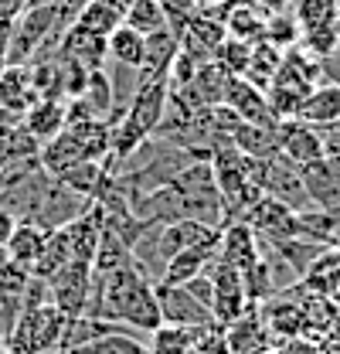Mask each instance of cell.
Instances as JSON below:
<instances>
[{
	"label": "cell",
	"instance_id": "obj_1",
	"mask_svg": "<svg viewBox=\"0 0 340 354\" xmlns=\"http://www.w3.org/2000/svg\"><path fill=\"white\" fill-rule=\"evenodd\" d=\"M68 24L62 21L58 3H31L24 7L10 24V44H7V65H31L38 58H51L58 38Z\"/></svg>",
	"mask_w": 340,
	"mask_h": 354
},
{
	"label": "cell",
	"instance_id": "obj_2",
	"mask_svg": "<svg viewBox=\"0 0 340 354\" xmlns=\"http://www.w3.org/2000/svg\"><path fill=\"white\" fill-rule=\"evenodd\" d=\"M109 147H113V127L106 120L65 123V130L38 150V164H41V171L55 177L58 171H65L79 160H106Z\"/></svg>",
	"mask_w": 340,
	"mask_h": 354
},
{
	"label": "cell",
	"instance_id": "obj_3",
	"mask_svg": "<svg viewBox=\"0 0 340 354\" xmlns=\"http://www.w3.org/2000/svg\"><path fill=\"white\" fill-rule=\"evenodd\" d=\"M208 279H211V317L214 324H232V320H238L245 310L252 307L249 304V297H245V286H242V272L238 269H232V266H225L221 259H214L208 263Z\"/></svg>",
	"mask_w": 340,
	"mask_h": 354
},
{
	"label": "cell",
	"instance_id": "obj_4",
	"mask_svg": "<svg viewBox=\"0 0 340 354\" xmlns=\"http://www.w3.org/2000/svg\"><path fill=\"white\" fill-rule=\"evenodd\" d=\"M276 143H279L283 160H290L293 167H306V164H317V160L327 157L320 127H313L306 120H279Z\"/></svg>",
	"mask_w": 340,
	"mask_h": 354
},
{
	"label": "cell",
	"instance_id": "obj_5",
	"mask_svg": "<svg viewBox=\"0 0 340 354\" xmlns=\"http://www.w3.org/2000/svg\"><path fill=\"white\" fill-rule=\"evenodd\" d=\"M92 293V266L72 263L65 266L55 279H48V300L62 310L65 317H82Z\"/></svg>",
	"mask_w": 340,
	"mask_h": 354
},
{
	"label": "cell",
	"instance_id": "obj_6",
	"mask_svg": "<svg viewBox=\"0 0 340 354\" xmlns=\"http://www.w3.org/2000/svg\"><path fill=\"white\" fill-rule=\"evenodd\" d=\"M55 58H65V62H75L82 65L85 72H99L109 65V44L102 35L88 31L82 24H68L58 38V48H55Z\"/></svg>",
	"mask_w": 340,
	"mask_h": 354
},
{
	"label": "cell",
	"instance_id": "obj_7",
	"mask_svg": "<svg viewBox=\"0 0 340 354\" xmlns=\"http://www.w3.org/2000/svg\"><path fill=\"white\" fill-rule=\"evenodd\" d=\"M221 106H228L242 123L265 127V130H276V127H279V120L272 116V109H269V102H265V92L258 86H252L249 79H242V75H232V79H228Z\"/></svg>",
	"mask_w": 340,
	"mask_h": 354
},
{
	"label": "cell",
	"instance_id": "obj_8",
	"mask_svg": "<svg viewBox=\"0 0 340 354\" xmlns=\"http://www.w3.org/2000/svg\"><path fill=\"white\" fill-rule=\"evenodd\" d=\"M38 102L31 86L28 65H3L0 68V123H21V116Z\"/></svg>",
	"mask_w": 340,
	"mask_h": 354
},
{
	"label": "cell",
	"instance_id": "obj_9",
	"mask_svg": "<svg viewBox=\"0 0 340 354\" xmlns=\"http://www.w3.org/2000/svg\"><path fill=\"white\" fill-rule=\"evenodd\" d=\"M153 286H157V304H160L164 324H177V327H208V324H214L211 310L198 304L184 286H167V283H153Z\"/></svg>",
	"mask_w": 340,
	"mask_h": 354
},
{
	"label": "cell",
	"instance_id": "obj_10",
	"mask_svg": "<svg viewBox=\"0 0 340 354\" xmlns=\"http://www.w3.org/2000/svg\"><path fill=\"white\" fill-rule=\"evenodd\" d=\"M221 334H225V348H228V354H265V351H272V334H269V327H265V320H262L258 307H249L238 320L225 324Z\"/></svg>",
	"mask_w": 340,
	"mask_h": 354
},
{
	"label": "cell",
	"instance_id": "obj_11",
	"mask_svg": "<svg viewBox=\"0 0 340 354\" xmlns=\"http://www.w3.org/2000/svg\"><path fill=\"white\" fill-rule=\"evenodd\" d=\"M218 259L238 272H245L258 259V239L245 221H232L221 228V242H218Z\"/></svg>",
	"mask_w": 340,
	"mask_h": 354
},
{
	"label": "cell",
	"instance_id": "obj_12",
	"mask_svg": "<svg viewBox=\"0 0 340 354\" xmlns=\"http://www.w3.org/2000/svg\"><path fill=\"white\" fill-rule=\"evenodd\" d=\"M180 51V38L170 31V28H160L153 35L143 38V65H140V82H150V79H167L170 65Z\"/></svg>",
	"mask_w": 340,
	"mask_h": 354
},
{
	"label": "cell",
	"instance_id": "obj_13",
	"mask_svg": "<svg viewBox=\"0 0 340 354\" xmlns=\"http://www.w3.org/2000/svg\"><path fill=\"white\" fill-rule=\"evenodd\" d=\"M21 127L28 136H35L38 143L55 140L58 133L65 130V99H38L24 116H21Z\"/></svg>",
	"mask_w": 340,
	"mask_h": 354
},
{
	"label": "cell",
	"instance_id": "obj_14",
	"mask_svg": "<svg viewBox=\"0 0 340 354\" xmlns=\"http://www.w3.org/2000/svg\"><path fill=\"white\" fill-rule=\"evenodd\" d=\"M221 242V239H218ZM218 242L211 245H191V249H180L177 256H170V263L164 266V276H160V283H167V286H180V283H187V279H194V276H201L208 263L218 259Z\"/></svg>",
	"mask_w": 340,
	"mask_h": 354
},
{
	"label": "cell",
	"instance_id": "obj_15",
	"mask_svg": "<svg viewBox=\"0 0 340 354\" xmlns=\"http://www.w3.org/2000/svg\"><path fill=\"white\" fill-rule=\"evenodd\" d=\"M44 239H48V232H44L41 225H35V221H17L14 232H10V239H7V245H3V256L31 272L35 259L41 256V249H44Z\"/></svg>",
	"mask_w": 340,
	"mask_h": 354
},
{
	"label": "cell",
	"instance_id": "obj_16",
	"mask_svg": "<svg viewBox=\"0 0 340 354\" xmlns=\"http://www.w3.org/2000/svg\"><path fill=\"white\" fill-rule=\"evenodd\" d=\"M299 120L313 123V127H327L340 120V86L334 82H317L310 88V95L299 106Z\"/></svg>",
	"mask_w": 340,
	"mask_h": 354
},
{
	"label": "cell",
	"instance_id": "obj_17",
	"mask_svg": "<svg viewBox=\"0 0 340 354\" xmlns=\"http://www.w3.org/2000/svg\"><path fill=\"white\" fill-rule=\"evenodd\" d=\"M225 31L235 41L255 44L265 38V14L255 3H235L225 10Z\"/></svg>",
	"mask_w": 340,
	"mask_h": 354
},
{
	"label": "cell",
	"instance_id": "obj_18",
	"mask_svg": "<svg viewBox=\"0 0 340 354\" xmlns=\"http://www.w3.org/2000/svg\"><path fill=\"white\" fill-rule=\"evenodd\" d=\"M68 263H72V249H68L65 228H55V232H48V239H44V249H41V256L35 259V266H31V276L48 283V279H55Z\"/></svg>",
	"mask_w": 340,
	"mask_h": 354
},
{
	"label": "cell",
	"instance_id": "obj_19",
	"mask_svg": "<svg viewBox=\"0 0 340 354\" xmlns=\"http://www.w3.org/2000/svg\"><path fill=\"white\" fill-rule=\"evenodd\" d=\"M133 263V249H129L126 239H120L116 232L102 228L99 225V245H95V256H92V272L102 276V272H113V269H123Z\"/></svg>",
	"mask_w": 340,
	"mask_h": 354
},
{
	"label": "cell",
	"instance_id": "obj_20",
	"mask_svg": "<svg viewBox=\"0 0 340 354\" xmlns=\"http://www.w3.org/2000/svg\"><path fill=\"white\" fill-rule=\"evenodd\" d=\"M123 21H126V10L116 0H92V3H85L82 10L75 14V24H82V28L102 35V38H109Z\"/></svg>",
	"mask_w": 340,
	"mask_h": 354
},
{
	"label": "cell",
	"instance_id": "obj_21",
	"mask_svg": "<svg viewBox=\"0 0 340 354\" xmlns=\"http://www.w3.org/2000/svg\"><path fill=\"white\" fill-rule=\"evenodd\" d=\"M102 177H106V167H102V160H79V164H72V167H65V171H58L55 180L62 184V187H68V191H75V194H82V198H95V191H99V184H102Z\"/></svg>",
	"mask_w": 340,
	"mask_h": 354
},
{
	"label": "cell",
	"instance_id": "obj_22",
	"mask_svg": "<svg viewBox=\"0 0 340 354\" xmlns=\"http://www.w3.org/2000/svg\"><path fill=\"white\" fill-rule=\"evenodd\" d=\"M198 334H201V327L160 324V327L150 334V341H147V354H191Z\"/></svg>",
	"mask_w": 340,
	"mask_h": 354
},
{
	"label": "cell",
	"instance_id": "obj_23",
	"mask_svg": "<svg viewBox=\"0 0 340 354\" xmlns=\"http://www.w3.org/2000/svg\"><path fill=\"white\" fill-rule=\"evenodd\" d=\"M293 17H296V24H299V38H303L306 31L337 24L340 0H296L293 3Z\"/></svg>",
	"mask_w": 340,
	"mask_h": 354
},
{
	"label": "cell",
	"instance_id": "obj_24",
	"mask_svg": "<svg viewBox=\"0 0 340 354\" xmlns=\"http://www.w3.org/2000/svg\"><path fill=\"white\" fill-rule=\"evenodd\" d=\"M279 62H283V48H276V44H269V41H255L252 55H249V68H245L242 79H249L252 86H258L265 92V86L272 82V75L279 68Z\"/></svg>",
	"mask_w": 340,
	"mask_h": 354
},
{
	"label": "cell",
	"instance_id": "obj_25",
	"mask_svg": "<svg viewBox=\"0 0 340 354\" xmlns=\"http://www.w3.org/2000/svg\"><path fill=\"white\" fill-rule=\"evenodd\" d=\"M109 62L116 65H129V68H140L143 65V35H136L129 24H120L109 38Z\"/></svg>",
	"mask_w": 340,
	"mask_h": 354
},
{
	"label": "cell",
	"instance_id": "obj_26",
	"mask_svg": "<svg viewBox=\"0 0 340 354\" xmlns=\"http://www.w3.org/2000/svg\"><path fill=\"white\" fill-rule=\"evenodd\" d=\"M82 99L85 106L92 109V116L95 120H113V86H109V75H106V68H99V72H88V82L82 88Z\"/></svg>",
	"mask_w": 340,
	"mask_h": 354
},
{
	"label": "cell",
	"instance_id": "obj_27",
	"mask_svg": "<svg viewBox=\"0 0 340 354\" xmlns=\"http://www.w3.org/2000/svg\"><path fill=\"white\" fill-rule=\"evenodd\" d=\"M136 35H153V31H160V28H167V17H164V7H160V0H133L126 10V21Z\"/></svg>",
	"mask_w": 340,
	"mask_h": 354
},
{
	"label": "cell",
	"instance_id": "obj_28",
	"mask_svg": "<svg viewBox=\"0 0 340 354\" xmlns=\"http://www.w3.org/2000/svg\"><path fill=\"white\" fill-rule=\"evenodd\" d=\"M65 354H147V341L136 334H106Z\"/></svg>",
	"mask_w": 340,
	"mask_h": 354
},
{
	"label": "cell",
	"instance_id": "obj_29",
	"mask_svg": "<svg viewBox=\"0 0 340 354\" xmlns=\"http://www.w3.org/2000/svg\"><path fill=\"white\" fill-rule=\"evenodd\" d=\"M262 41L276 44V48H296L299 44V24L293 17V10L286 14H265V38Z\"/></svg>",
	"mask_w": 340,
	"mask_h": 354
},
{
	"label": "cell",
	"instance_id": "obj_30",
	"mask_svg": "<svg viewBox=\"0 0 340 354\" xmlns=\"http://www.w3.org/2000/svg\"><path fill=\"white\" fill-rule=\"evenodd\" d=\"M249 55H252V44L235 41V38H225V41L214 48L211 58L228 72V75H245V68H249Z\"/></svg>",
	"mask_w": 340,
	"mask_h": 354
},
{
	"label": "cell",
	"instance_id": "obj_31",
	"mask_svg": "<svg viewBox=\"0 0 340 354\" xmlns=\"http://www.w3.org/2000/svg\"><path fill=\"white\" fill-rule=\"evenodd\" d=\"M337 44H340V28L337 24H327V28L306 31V35L299 38V48H303L310 58H317V62H323L327 55H334Z\"/></svg>",
	"mask_w": 340,
	"mask_h": 354
},
{
	"label": "cell",
	"instance_id": "obj_32",
	"mask_svg": "<svg viewBox=\"0 0 340 354\" xmlns=\"http://www.w3.org/2000/svg\"><path fill=\"white\" fill-rule=\"evenodd\" d=\"M272 354H320V344L306 337H283L279 344H272Z\"/></svg>",
	"mask_w": 340,
	"mask_h": 354
},
{
	"label": "cell",
	"instance_id": "obj_33",
	"mask_svg": "<svg viewBox=\"0 0 340 354\" xmlns=\"http://www.w3.org/2000/svg\"><path fill=\"white\" fill-rule=\"evenodd\" d=\"M320 79H323V82H334V86H340V44L334 48V55H327V58L320 62Z\"/></svg>",
	"mask_w": 340,
	"mask_h": 354
},
{
	"label": "cell",
	"instance_id": "obj_34",
	"mask_svg": "<svg viewBox=\"0 0 340 354\" xmlns=\"http://www.w3.org/2000/svg\"><path fill=\"white\" fill-rule=\"evenodd\" d=\"M252 3L262 14H286V10H293L296 0H252Z\"/></svg>",
	"mask_w": 340,
	"mask_h": 354
},
{
	"label": "cell",
	"instance_id": "obj_35",
	"mask_svg": "<svg viewBox=\"0 0 340 354\" xmlns=\"http://www.w3.org/2000/svg\"><path fill=\"white\" fill-rule=\"evenodd\" d=\"M85 3H92V0H58V7H62V21H65V24H72V21H75V14L82 10Z\"/></svg>",
	"mask_w": 340,
	"mask_h": 354
},
{
	"label": "cell",
	"instance_id": "obj_36",
	"mask_svg": "<svg viewBox=\"0 0 340 354\" xmlns=\"http://www.w3.org/2000/svg\"><path fill=\"white\" fill-rule=\"evenodd\" d=\"M14 225H17V218H14V215H10V212H7V208L0 205V249L7 245V239H10Z\"/></svg>",
	"mask_w": 340,
	"mask_h": 354
},
{
	"label": "cell",
	"instance_id": "obj_37",
	"mask_svg": "<svg viewBox=\"0 0 340 354\" xmlns=\"http://www.w3.org/2000/svg\"><path fill=\"white\" fill-rule=\"evenodd\" d=\"M10 24H14V21H0V68L7 65V44H10Z\"/></svg>",
	"mask_w": 340,
	"mask_h": 354
},
{
	"label": "cell",
	"instance_id": "obj_38",
	"mask_svg": "<svg viewBox=\"0 0 340 354\" xmlns=\"http://www.w3.org/2000/svg\"><path fill=\"white\" fill-rule=\"evenodd\" d=\"M194 7L198 10H218V7H225V0H194ZM228 10V7H225Z\"/></svg>",
	"mask_w": 340,
	"mask_h": 354
},
{
	"label": "cell",
	"instance_id": "obj_39",
	"mask_svg": "<svg viewBox=\"0 0 340 354\" xmlns=\"http://www.w3.org/2000/svg\"><path fill=\"white\" fill-rule=\"evenodd\" d=\"M0 354H7V341L3 337H0Z\"/></svg>",
	"mask_w": 340,
	"mask_h": 354
},
{
	"label": "cell",
	"instance_id": "obj_40",
	"mask_svg": "<svg viewBox=\"0 0 340 354\" xmlns=\"http://www.w3.org/2000/svg\"><path fill=\"white\" fill-rule=\"evenodd\" d=\"M327 127H330V123H327ZM334 127H337V130H340V120H337V123H334Z\"/></svg>",
	"mask_w": 340,
	"mask_h": 354
},
{
	"label": "cell",
	"instance_id": "obj_41",
	"mask_svg": "<svg viewBox=\"0 0 340 354\" xmlns=\"http://www.w3.org/2000/svg\"><path fill=\"white\" fill-rule=\"evenodd\" d=\"M48 354H65V351H48Z\"/></svg>",
	"mask_w": 340,
	"mask_h": 354
},
{
	"label": "cell",
	"instance_id": "obj_42",
	"mask_svg": "<svg viewBox=\"0 0 340 354\" xmlns=\"http://www.w3.org/2000/svg\"><path fill=\"white\" fill-rule=\"evenodd\" d=\"M337 28H340V17H337Z\"/></svg>",
	"mask_w": 340,
	"mask_h": 354
}]
</instances>
